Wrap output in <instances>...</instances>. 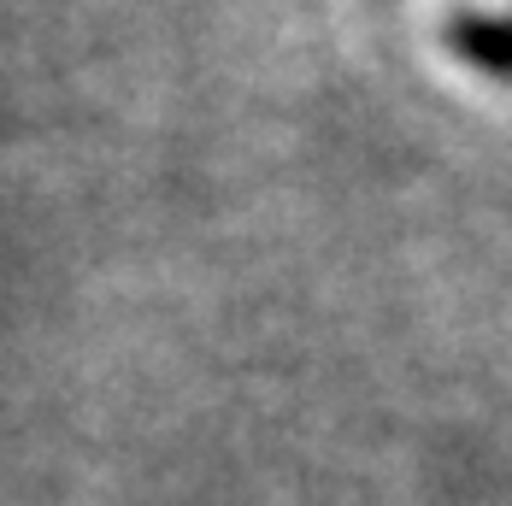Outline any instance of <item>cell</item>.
Returning a JSON list of instances; mask_svg holds the SVG:
<instances>
[{"mask_svg":"<svg viewBox=\"0 0 512 506\" xmlns=\"http://www.w3.org/2000/svg\"><path fill=\"white\" fill-rule=\"evenodd\" d=\"M448 48L460 53L471 71L512 83V18H495V12H460V18L448 24Z\"/></svg>","mask_w":512,"mask_h":506,"instance_id":"cell-1","label":"cell"}]
</instances>
